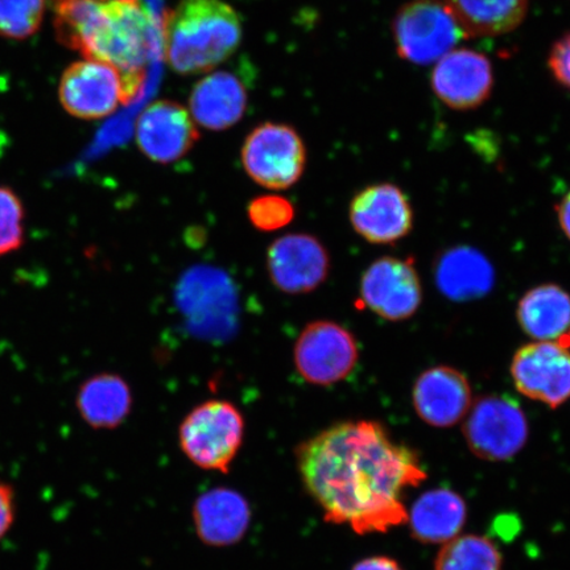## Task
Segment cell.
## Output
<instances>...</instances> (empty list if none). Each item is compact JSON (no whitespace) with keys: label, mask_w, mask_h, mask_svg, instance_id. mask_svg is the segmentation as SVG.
<instances>
[{"label":"cell","mask_w":570,"mask_h":570,"mask_svg":"<svg viewBox=\"0 0 570 570\" xmlns=\"http://www.w3.org/2000/svg\"><path fill=\"white\" fill-rule=\"evenodd\" d=\"M298 474L327 523L358 534L407 524L404 494L428 474L416 452L373 420H348L298 445Z\"/></svg>","instance_id":"1"},{"label":"cell","mask_w":570,"mask_h":570,"mask_svg":"<svg viewBox=\"0 0 570 570\" xmlns=\"http://www.w3.org/2000/svg\"><path fill=\"white\" fill-rule=\"evenodd\" d=\"M163 52L178 75L209 73L237 51L242 21L224 0H181L161 28Z\"/></svg>","instance_id":"2"},{"label":"cell","mask_w":570,"mask_h":570,"mask_svg":"<svg viewBox=\"0 0 570 570\" xmlns=\"http://www.w3.org/2000/svg\"><path fill=\"white\" fill-rule=\"evenodd\" d=\"M155 20L141 0H104L85 31V59L110 63L132 80L145 83L151 60Z\"/></svg>","instance_id":"3"},{"label":"cell","mask_w":570,"mask_h":570,"mask_svg":"<svg viewBox=\"0 0 570 570\" xmlns=\"http://www.w3.org/2000/svg\"><path fill=\"white\" fill-rule=\"evenodd\" d=\"M245 438V419L230 402L208 401L197 405L178 430L181 451L194 465L229 473Z\"/></svg>","instance_id":"4"},{"label":"cell","mask_w":570,"mask_h":570,"mask_svg":"<svg viewBox=\"0 0 570 570\" xmlns=\"http://www.w3.org/2000/svg\"><path fill=\"white\" fill-rule=\"evenodd\" d=\"M110 63L83 59L71 63L60 78L59 99L69 116L98 120L132 101L142 88Z\"/></svg>","instance_id":"5"},{"label":"cell","mask_w":570,"mask_h":570,"mask_svg":"<svg viewBox=\"0 0 570 570\" xmlns=\"http://www.w3.org/2000/svg\"><path fill=\"white\" fill-rule=\"evenodd\" d=\"M392 38L401 59L428 66L453 51L465 35L441 0H411L392 21Z\"/></svg>","instance_id":"6"},{"label":"cell","mask_w":570,"mask_h":570,"mask_svg":"<svg viewBox=\"0 0 570 570\" xmlns=\"http://www.w3.org/2000/svg\"><path fill=\"white\" fill-rule=\"evenodd\" d=\"M465 419L463 438L470 452L484 461L514 459L530 436L529 419L510 396H482Z\"/></svg>","instance_id":"7"},{"label":"cell","mask_w":570,"mask_h":570,"mask_svg":"<svg viewBox=\"0 0 570 570\" xmlns=\"http://www.w3.org/2000/svg\"><path fill=\"white\" fill-rule=\"evenodd\" d=\"M240 159L253 181L263 188L284 190L301 180L306 149L294 127L266 122L247 135Z\"/></svg>","instance_id":"8"},{"label":"cell","mask_w":570,"mask_h":570,"mask_svg":"<svg viewBox=\"0 0 570 570\" xmlns=\"http://www.w3.org/2000/svg\"><path fill=\"white\" fill-rule=\"evenodd\" d=\"M294 361L305 382L332 386L354 372L360 361L358 342L351 331L333 321H313L296 341Z\"/></svg>","instance_id":"9"},{"label":"cell","mask_w":570,"mask_h":570,"mask_svg":"<svg viewBox=\"0 0 570 570\" xmlns=\"http://www.w3.org/2000/svg\"><path fill=\"white\" fill-rule=\"evenodd\" d=\"M511 376L520 394L553 410L570 399V347L567 342L534 341L519 348Z\"/></svg>","instance_id":"10"},{"label":"cell","mask_w":570,"mask_h":570,"mask_svg":"<svg viewBox=\"0 0 570 570\" xmlns=\"http://www.w3.org/2000/svg\"><path fill=\"white\" fill-rule=\"evenodd\" d=\"M362 303L387 321H404L419 311L423 302L422 283L410 261L377 259L363 273L360 285Z\"/></svg>","instance_id":"11"},{"label":"cell","mask_w":570,"mask_h":570,"mask_svg":"<svg viewBox=\"0 0 570 570\" xmlns=\"http://www.w3.org/2000/svg\"><path fill=\"white\" fill-rule=\"evenodd\" d=\"M330 269V253L311 234L283 235L267 252L269 279L284 294H309L325 283Z\"/></svg>","instance_id":"12"},{"label":"cell","mask_w":570,"mask_h":570,"mask_svg":"<svg viewBox=\"0 0 570 570\" xmlns=\"http://www.w3.org/2000/svg\"><path fill=\"white\" fill-rule=\"evenodd\" d=\"M356 234L370 244L392 245L407 237L413 227L410 199L394 184H375L356 194L348 208Z\"/></svg>","instance_id":"13"},{"label":"cell","mask_w":570,"mask_h":570,"mask_svg":"<svg viewBox=\"0 0 570 570\" xmlns=\"http://www.w3.org/2000/svg\"><path fill=\"white\" fill-rule=\"evenodd\" d=\"M198 138L197 125L189 110L167 99L147 106L135 125V139L140 151L159 164L183 159Z\"/></svg>","instance_id":"14"},{"label":"cell","mask_w":570,"mask_h":570,"mask_svg":"<svg viewBox=\"0 0 570 570\" xmlns=\"http://www.w3.org/2000/svg\"><path fill=\"white\" fill-rule=\"evenodd\" d=\"M493 88L494 73L490 60L472 49H453L433 69L434 95L453 110L476 109L488 101Z\"/></svg>","instance_id":"15"},{"label":"cell","mask_w":570,"mask_h":570,"mask_svg":"<svg viewBox=\"0 0 570 570\" xmlns=\"http://www.w3.org/2000/svg\"><path fill=\"white\" fill-rule=\"evenodd\" d=\"M412 404L428 425L453 426L462 422L472 409V386L458 368H428L413 384Z\"/></svg>","instance_id":"16"},{"label":"cell","mask_w":570,"mask_h":570,"mask_svg":"<svg viewBox=\"0 0 570 570\" xmlns=\"http://www.w3.org/2000/svg\"><path fill=\"white\" fill-rule=\"evenodd\" d=\"M191 515L199 540L217 548L237 544L252 522L246 498L229 488L212 489L199 495Z\"/></svg>","instance_id":"17"},{"label":"cell","mask_w":570,"mask_h":570,"mask_svg":"<svg viewBox=\"0 0 570 570\" xmlns=\"http://www.w3.org/2000/svg\"><path fill=\"white\" fill-rule=\"evenodd\" d=\"M247 109V90L229 71H213L191 89L189 112L196 125L224 131L239 122Z\"/></svg>","instance_id":"18"},{"label":"cell","mask_w":570,"mask_h":570,"mask_svg":"<svg viewBox=\"0 0 570 570\" xmlns=\"http://www.w3.org/2000/svg\"><path fill=\"white\" fill-rule=\"evenodd\" d=\"M468 508L462 497L451 489L426 491L409 511L412 538L423 544H445L461 534Z\"/></svg>","instance_id":"19"},{"label":"cell","mask_w":570,"mask_h":570,"mask_svg":"<svg viewBox=\"0 0 570 570\" xmlns=\"http://www.w3.org/2000/svg\"><path fill=\"white\" fill-rule=\"evenodd\" d=\"M434 277L448 298L470 302L488 295L494 287L495 271L482 253L460 246L440 256Z\"/></svg>","instance_id":"20"},{"label":"cell","mask_w":570,"mask_h":570,"mask_svg":"<svg viewBox=\"0 0 570 570\" xmlns=\"http://www.w3.org/2000/svg\"><path fill=\"white\" fill-rule=\"evenodd\" d=\"M517 317L527 336L566 342L570 336V294L560 285H538L520 298Z\"/></svg>","instance_id":"21"},{"label":"cell","mask_w":570,"mask_h":570,"mask_svg":"<svg viewBox=\"0 0 570 570\" xmlns=\"http://www.w3.org/2000/svg\"><path fill=\"white\" fill-rule=\"evenodd\" d=\"M76 407L83 422L96 430H114L125 423L132 409L131 389L122 376L101 373L81 383Z\"/></svg>","instance_id":"22"},{"label":"cell","mask_w":570,"mask_h":570,"mask_svg":"<svg viewBox=\"0 0 570 570\" xmlns=\"http://www.w3.org/2000/svg\"><path fill=\"white\" fill-rule=\"evenodd\" d=\"M465 38H494L514 31L527 16V0H444Z\"/></svg>","instance_id":"23"},{"label":"cell","mask_w":570,"mask_h":570,"mask_svg":"<svg viewBox=\"0 0 570 570\" xmlns=\"http://www.w3.org/2000/svg\"><path fill=\"white\" fill-rule=\"evenodd\" d=\"M501 551L481 534H459L441 548L434 570H502Z\"/></svg>","instance_id":"24"},{"label":"cell","mask_w":570,"mask_h":570,"mask_svg":"<svg viewBox=\"0 0 570 570\" xmlns=\"http://www.w3.org/2000/svg\"><path fill=\"white\" fill-rule=\"evenodd\" d=\"M104 0H51L53 30L61 46L80 51L85 31Z\"/></svg>","instance_id":"25"},{"label":"cell","mask_w":570,"mask_h":570,"mask_svg":"<svg viewBox=\"0 0 570 570\" xmlns=\"http://www.w3.org/2000/svg\"><path fill=\"white\" fill-rule=\"evenodd\" d=\"M48 0H0V36L23 41L38 33Z\"/></svg>","instance_id":"26"},{"label":"cell","mask_w":570,"mask_h":570,"mask_svg":"<svg viewBox=\"0 0 570 570\" xmlns=\"http://www.w3.org/2000/svg\"><path fill=\"white\" fill-rule=\"evenodd\" d=\"M26 217L23 199L9 185L0 184V258L24 246Z\"/></svg>","instance_id":"27"},{"label":"cell","mask_w":570,"mask_h":570,"mask_svg":"<svg viewBox=\"0 0 570 570\" xmlns=\"http://www.w3.org/2000/svg\"><path fill=\"white\" fill-rule=\"evenodd\" d=\"M247 217L255 229L276 232L292 223L295 208L287 198L275 195L259 196L248 204Z\"/></svg>","instance_id":"28"},{"label":"cell","mask_w":570,"mask_h":570,"mask_svg":"<svg viewBox=\"0 0 570 570\" xmlns=\"http://www.w3.org/2000/svg\"><path fill=\"white\" fill-rule=\"evenodd\" d=\"M550 69L556 80L570 89V32L562 36L552 47Z\"/></svg>","instance_id":"29"},{"label":"cell","mask_w":570,"mask_h":570,"mask_svg":"<svg viewBox=\"0 0 570 570\" xmlns=\"http://www.w3.org/2000/svg\"><path fill=\"white\" fill-rule=\"evenodd\" d=\"M13 520L12 490L7 484L0 483V539L9 531Z\"/></svg>","instance_id":"30"},{"label":"cell","mask_w":570,"mask_h":570,"mask_svg":"<svg viewBox=\"0 0 570 570\" xmlns=\"http://www.w3.org/2000/svg\"><path fill=\"white\" fill-rule=\"evenodd\" d=\"M352 570H404L401 564L387 556H373V558L363 559L352 568Z\"/></svg>","instance_id":"31"},{"label":"cell","mask_w":570,"mask_h":570,"mask_svg":"<svg viewBox=\"0 0 570 570\" xmlns=\"http://www.w3.org/2000/svg\"><path fill=\"white\" fill-rule=\"evenodd\" d=\"M558 216L561 230L570 240V190L564 198L561 199L558 206Z\"/></svg>","instance_id":"32"}]
</instances>
